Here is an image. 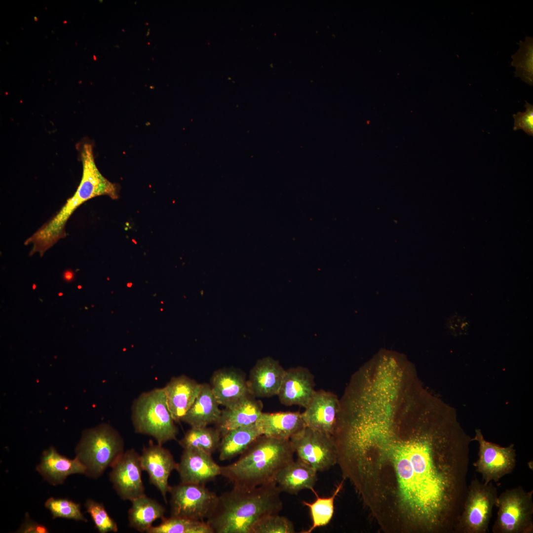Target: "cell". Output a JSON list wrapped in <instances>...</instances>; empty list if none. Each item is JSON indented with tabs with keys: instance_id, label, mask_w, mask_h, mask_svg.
Segmentation results:
<instances>
[{
	"instance_id": "obj_1",
	"label": "cell",
	"mask_w": 533,
	"mask_h": 533,
	"mask_svg": "<svg viewBox=\"0 0 533 533\" xmlns=\"http://www.w3.org/2000/svg\"><path fill=\"white\" fill-rule=\"evenodd\" d=\"M389 448L401 499L413 517L425 531L453 533L468 486V447L430 424L413 441Z\"/></svg>"
},
{
	"instance_id": "obj_2",
	"label": "cell",
	"mask_w": 533,
	"mask_h": 533,
	"mask_svg": "<svg viewBox=\"0 0 533 533\" xmlns=\"http://www.w3.org/2000/svg\"><path fill=\"white\" fill-rule=\"evenodd\" d=\"M275 482L250 489L233 487L218 496L206 522L214 533H251L264 518L282 509Z\"/></svg>"
},
{
	"instance_id": "obj_3",
	"label": "cell",
	"mask_w": 533,
	"mask_h": 533,
	"mask_svg": "<svg viewBox=\"0 0 533 533\" xmlns=\"http://www.w3.org/2000/svg\"><path fill=\"white\" fill-rule=\"evenodd\" d=\"M290 439L262 435L254 440L238 459L221 466V475L233 487L250 489L275 482L278 472L294 460Z\"/></svg>"
},
{
	"instance_id": "obj_4",
	"label": "cell",
	"mask_w": 533,
	"mask_h": 533,
	"mask_svg": "<svg viewBox=\"0 0 533 533\" xmlns=\"http://www.w3.org/2000/svg\"><path fill=\"white\" fill-rule=\"evenodd\" d=\"M120 433L109 424L86 429L76 448V457L85 468V475L97 479L125 451Z\"/></svg>"
},
{
	"instance_id": "obj_5",
	"label": "cell",
	"mask_w": 533,
	"mask_h": 533,
	"mask_svg": "<svg viewBox=\"0 0 533 533\" xmlns=\"http://www.w3.org/2000/svg\"><path fill=\"white\" fill-rule=\"evenodd\" d=\"M131 419L136 433L150 436L160 445L176 439L178 434L164 387L141 393L133 403Z\"/></svg>"
},
{
	"instance_id": "obj_6",
	"label": "cell",
	"mask_w": 533,
	"mask_h": 533,
	"mask_svg": "<svg viewBox=\"0 0 533 533\" xmlns=\"http://www.w3.org/2000/svg\"><path fill=\"white\" fill-rule=\"evenodd\" d=\"M498 496L492 481L485 484L475 477L468 486L462 511L453 533H486Z\"/></svg>"
},
{
	"instance_id": "obj_7",
	"label": "cell",
	"mask_w": 533,
	"mask_h": 533,
	"mask_svg": "<svg viewBox=\"0 0 533 533\" xmlns=\"http://www.w3.org/2000/svg\"><path fill=\"white\" fill-rule=\"evenodd\" d=\"M533 490L520 486L507 489L498 495L496 519L493 533H533Z\"/></svg>"
},
{
	"instance_id": "obj_8",
	"label": "cell",
	"mask_w": 533,
	"mask_h": 533,
	"mask_svg": "<svg viewBox=\"0 0 533 533\" xmlns=\"http://www.w3.org/2000/svg\"><path fill=\"white\" fill-rule=\"evenodd\" d=\"M298 460L318 472L337 463V449L331 435L307 426L290 439Z\"/></svg>"
},
{
	"instance_id": "obj_9",
	"label": "cell",
	"mask_w": 533,
	"mask_h": 533,
	"mask_svg": "<svg viewBox=\"0 0 533 533\" xmlns=\"http://www.w3.org/2000/svg\"><path fill=\"white\" fill-rule=\"evenodd\" d=\"M172 517L204 520L214 509L218 495L205 485L180 483L170 486Z\"/></svg>"
},
{
	"instance_id": "obj_10",
	"label": "cell",
	"mask_w": 533,
	"mask_h": 533,
	"mask_svg": "<svg viewBox=\"0 0 533 533\" xmlns=\"http://www.w3.org/2000/svg\"><path fill=\"white\" fill-rule=\"evenodd\" d=\"M472 441L479 444L478 458L473 463L476 471L482 475V482H498L504 476L512 472L516 466V454L514 445L501 447L487 441L480 429L475 430Z\"/></svg>"
},
{
	"instance_id": "obj_11",
	"label": "cell",
	"mask_w": 533,
	"mask_h": 533,
	"mask_svg": "<svg viewBox=\"0 0 533 533\" xmlns=\"http://www.w3.org/2000/svg\"><path fill=\"white\" fill-rule=\"evenodd\" d=\"M111 467L110 480L120 498L132 501L146 495L140 455L135 449L124 451Z\"/></svg>"
},
{
	"instance_id": "obj_12",
	"label": "cell",
	"mask_w": 533,
	"mask_h": 533,
	"mask_svg": "<svg viewBox=\"0 0 533 533\" xmlns=\"http://www.w3.org/2000/svg\"><path fill=\"white\" fill-rule=\"evenodd\" d=\"M340 401L324 390L315 391L302 417L306 426L332 435L336 425Z\"/></svg>"
},
{
	"instance_id": "obj_13",
	"label": "cell",
	"mask_w": 533,
	"mask_h": 533,
	"mask_svg": "<svg viewBox=\"0 0 533 533\" xmlns=\"http://www.w3.org/2000/svg\"><path fill=\"white\" fill-rule=\"evenodd\" d=\"M140 459L142 469L148 473L150 483L158 490L167 503L166 495L170 488L168 479L177 466L173 456L162 445L151 444L143 448Z\"/></svg>"
},
{
	"instance_id": "obj_14",
	"label": "cell",
	"mask_w": 533,
	"mask_h": 533,
	"mask_svg": "<svg viewBox=\"0 0 533 533\" xmlns=\"http://www.w3.org/2000/svg\"><path fill=\"white\" fill-rule=\"evenodd\" d=\"M211 456L199 449H184L176 469L181 483L205 485L221 475V466Z\"/></svg>"
},
{
	"instance_id": "obj_15",
	"label": "cell",
	"mask_w": 533,
	"mask_h": 533,
	"mask_svg": "<svg viewBox=\"0 0 533 533\" xmlns=\"http://www.w3.org/2000/svg\"><path fill=\"white\" fill-rule=\"evenodd\" d=\"M314 387L313 376L307 369L291 368L285 371L277 395L284 405L305 408L315 391Z\"/></svg>"
},
{
	"instance_id": "obj_16",
	"label": "cell",
	"mask_w": 533,
	"mask_h": 533,
	"mask_svg": "<svg viewBox=\"0 0 533 533\" xmlns=\"http://www.w3.org/2000/svg\"><path fill=\"white\" fill-rule=\"evenodd\" d=\"M285 371L270 357L259 360L251 370L247 381L249 393L256 398L277 395Z\"/></svg>"
},
{
	"instance_id": "obj_17",
	"label": "cell",
	"mask_w": 533,
	"mask_h": 533,
	"mask_svg": "<svg viewBox=\"0 0 533 533\" xmlns=\"http://www.w3.org/2000/svg\"><path fill=\"white\" fill-rule=\"evenodd\" d=\"M210 387L219 405L226 408L233 406L250 394L247 382L239 372L223 369L215 372Z\"/></svg>"
},
{
	"instance_id": "obj_18",
	"label": "cell",
	"mask_w": 533,
	"mask_h": 533,
	"mask_svg": "<svg viewBox=\"0 0 533 533\" xmlns=\"http://www.w3.org/2000/svg\"><path fill=\"white\" fill-rule=\"evenodd\" d=\"M200 384L185 375L172 378L164 387L167 404L175 422L182 420L191 407Z\"/></svg>"
},
{
	"instance_id": "obj_19",
	"label": "cell",
	"mask_w": 533,
	"mask_h": 533,
	"mask_svg": "<svg viewBox=\"0 0 533 533\" xmlns=\"http://www.w3.org/2000/svg\"><path fill=\"white\" fill-rule=\"evenodd\" d=\"M262 409V402L249 394L222 411L215 423L216 428L223 437L234 429L255 423L263 413Z\"/></svg>"
},
{
	"instance_id": "obj_20",
	"label": "cell",
	"mask_w": 533,
	"mask_h": 533,
	"mask_svg": "<svg viewBox=\"0 0 533 533\" xmlns=\"http://www.w3.org/2000/svg\"><path fill=\"white\" fill-rule=\"evenodd\" d=\"M37 471L43 479L52 485L64 483L67 477L74 474L85 473V468L75 457L70 459L60 455L52 447L43 452Z\"/></svg>"
},
{
	"instance_id": "obj_21",
	"label": "cell",
	"mask_w": 533,
	"mask_h": 533,
	"mask_svg": "<svg viewBox=\"0 0 533 533\" xmlns=\"http://www.w3.org/2000/svg\"><path fill=\"white\" fill-rule=\"evenodd\" d=\"M262 435L290 439L305 425L298 412L262 413L256 422Z\"/></svg>"
},
{
	"instance_id": "obj_22",
	"label": "cell",
	"mask_w": 533,
	"mask_h": 533,
	"mask_svg": "<svg viewBox=\"0 0 533 533\" xmlns=\"http://www.w3.org/2000/svg\"><path fill=\"white\" fill-rule=\"evenodd\" d=\"M317 473L301 461L294 460L278 472L275 482L281 492L290 495H297L305 489L313 492L317 480Z\"/></svg>"
},
{
	"instance_id": "obj_23",
	"label": "cell",
	"mask_w": 533,
	"mask_h": 533,
	"mask_svg": "<svg viewBox=\"0 0 533 533\" xmlns=\"http://www.w3.org/2000/svg\"><path fill=\"white\" fill-rule=\"evenodd\" d=\"M219 405L210 385L202 383L195 401L181 421L191 427H204L215 423L222 412Z\"/></svg>"
},
{
	"instance_id": "obj_24",
	"label": "cell",
	"mask_w": 533,
	"mask_h": 533,
	"mask_svg": "<svg viewBox=\"0 0 533 533\" xmlns=\"http://www.w3.org/2000/svg\"><path fill=\"white\" fill-rule=\"evenodd\" d=\"M131 502L128 512L129 525L141 533H147L155 520H162L165 517V507L146 495L140 496Z\"/></svg>"
},
{
	"instance_id": "obj_25",
	"label": "cell",
	"mask_w": 533,
	"mask_h": 533,
	"mask_svg": "<svg viewBox=\"0 0 533 533\" xmlns=\"http://www.w3.org/2000/svg\"><path fill=\"white\" fill-rule=\"evenodd\" d=\"M262 435L256 423L234 429L222 437L219 447V459L225 461L240 455Z\"/></svg>"
},
{
	"instance_id": "obj_26",
	"label": "cell",
	"mask_w": 533,
	"mask_h": 533,
	"mask_svg": "<svg viewBox=\"0 0 533 533\" xmlns=\"http://www.w3.org/2000/svg\"><path fill=\"white\" fill-rule=\"evenodd\" d=\"M221 437L216 428L191 427L179 443L183 449H197L212 455L219 448Z\"/></svg>"
},
{
	"instance_id": "obj_27",
	"label": "cell",
	"mask_w": 533,
	"mask_h": 533,
	"mask_svg": "<svg viewBox=\"0 0 533 533\" xmlns=\"http://www.w3.org/2000/svg\"><path fill=\"white\" fill-rule=\"evenodd\" d=\"M343 486L341 482L335 489L332 495L327 497H320L315 492L313 491L316 498L312 502L303 501V503L308 507L312 519V524L306 531L302 533H310L316 528L324 527L329 523L334 512V500Z\"/></svg>"
},
{
	"instance_id": "obj_28",
	"label": "cell",
	"mask_w": 533,
	"mask_h": 533,
	"mask_svg": "<svg viewBox=\"0 0 533 533\" xmlns=\"http://www.w3.org/2000/svg\"><path fill=\"white\" fill-rule=\"evenodd\" d=\"M147 533H214L206 521L172 516L164 517L160 524L152 526Z\"/></svg>"
},
{
	"instance_id": "obj_29",
	"label": "cell",
	"mask_w": 533,
	"mask_h": 533,
	"mask_svg": "<svg viewBox=\"0 0 533 533\" xmlns=\"http://www.w3.org/2000/svg\"><path fill=\"white\" fill-rule=\"evenodd\" d=\"M519 48L512 56L511 65L516 68L515 76L520 77L530 85H533V38L526 37L520 41Z\"/></svg>"
},
{
	"instance_id": "obj_30",
	"label": "cell",
	"mask_w": 533,
	"mask_h": 533,
	"mask_svg": "<svg viewBox=\"0 0 533 533\" xmlns=\"http://www.w3.org/2000/svg\"><path fill=\"white\" fill-rule=\"evenodd\" d=\"M45 507L50 512L52 518H62L87 522L81 513L80 505L66 498H49L45 502Z\"/></svg>"
},
{
	"instance_id": "obj_31",
	"label": "cell",
	"mask_w": 533,
	"mask_h": 533,
	"mask_svg": "<svg viewBox=\"0 0 533 533\" xmlns=\"http://www.w3.org/2000/svg\"><path fill=\"white\" fill-rule=\"evenodd\" d=\"M86 511L90 515L96 528L100 533L118 532V526L115 521L109 515L102 503L91 499L85 503Z\"/></svg>"
},
{
	"instance_id": "obj_32",
	"label": "cell",
	"mask_w": 533,
	"mask_h": 533,
	"mask_svg": "<svg viewBox=\"0 0 533 533\" xmlns=\"http://www.w3.org/2000/svg\"><path fill=\"white\" fill-rule=\"evenodd\" d=\"M292 522L279 514L267 516L260 521L252 529L251 533H294Z\"/></svg>"
},
{
	"instance_id": "obj_33",
	"label": "cell",
	"mask_w": 533,
	"mask_h": 533,
	"mask_svg": "<svg viewBox=\"0 0 533 533\" xmlns=\"http://www.w3.org/2000/svg\"><path fill=\"white\" fill-rule=\"evenodd\" d=\"M525 112L513 114L514 118V130L522 129L528 135L533 136V106L526 101Z\"/></svg>"
},
{
	"instance_id": "obj_34",
	"label": "cell",
	"mask_w": 533,
	"mask_h": 533,
	"mask_svg": "<svg viewBox=\"0 0 533 533\" xmlns=\"http://www.w3.org/2000/svg\"><path fill=\"white\" fill-rule=\"evenodd\" d=\"M18 533H46L48 531L46 527L32 520L27 513L25 519L18 530Z\"/></svg>"
},
{
	"instance_id": "obj_35",
	"label": "cell",
	"mask_w": 533,
	"mask_h": 533,
	"mask_svg": "<svg viewBox=\"0 0 533 533\" xmlns=\"http://www.w3.org/2000/svg\"><path fill=\"white\" fill-rule=\"evenodd\" d=\"M72 277H73L72 274H71V273H69V274H67L66 275V276H65V279L66 280L70 281V280H72Z\"/></svg>"
},
{
	"instance_id": "obj_36",
	"label": "cell",
	"mask_w": 533,
	"mask_h": 533,
	"mask_svg": "<svg viewBox=\"0 0 533 533\" xmlns=\"http://www.w3.org/2000/svg\"><path fill=\"white\" fill-rule=\"evenodd\" d=\"M34 20H35V21H37L38 20V18H37V17H34Z\"/></svg>"
},
{
	"instance_id": "obj_37",
	"label": "cell",
	"mask_w": 533,
	"mask_h": 533,
	"mask_svg": "<svg viewBox=\"0 0 533 533\" xmlns=\"http://www.w3.org/2000/svg\"><path fill=\"white\" fill-rule=\"evenodd\" d=\"M93 56H94V60H96V57H95V55H94Z\"/></svg>"
},
{
	"instance_id": "obj_38",
	"label": "cell",
	"mask_w": 533,
	"mask_h": 533,
	"mask_svg": "<svg viewBox=\"0 0 533 533\" xmlns=\"http://www.w3.org/2000/svg\"><path fill=\"white\" fill-rule=\"evenodd\" d=\"M66 23H67V21H64L63 22V23H65V24H66Z\"/></svg>"
}]
</instances>
